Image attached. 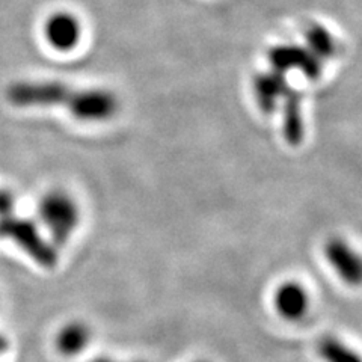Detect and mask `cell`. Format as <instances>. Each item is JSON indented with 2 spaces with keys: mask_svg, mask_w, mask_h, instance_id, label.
Instances as JSON below:
<instances>
[{
  "mask_svg": "<svg viewBox=\"0 0 362 362\" xmlns=\"http://www.w3.org/2000/svg\"><path fill=\"white\" fill-rule=\"evenodd\" d=\"M6 100L16 107L62 106L86 122H103L118 112L119 101L103 88H74L56 81H20L11 83Z\"/></svg>",
  "mask_w": 362,
  "mask_h": 362,
  "instance_id": "obj_1",
  "label": "cell"
},
{
  "mask_svg": "<svg viewBox=\"0 0 362 362\" xmlns=\"http://www.w3.org/2000/svg\"><path fill=\"white\" fill-rule=\"evenodd\" d=\"M40 219L50 234V242L58 247L64 246L81 222V209L73 195L61 189L45 194L38 206Z\"/></svg>",
  "mask_w": 362,
  "mask_h": 362,
  "instance_id": "obj_2",
  "label": "cell"
},
{
  "mask_svg": "<svg viewBox=\"0 0 362 362\" xmlns=\"http://www.w3.org/2000/svg\"><path fill=\"white\" fill-rule=\"evenodd\" d=\"M0 237L16 243L33 262L45 269H52L58 263L56 246L41 234L38 226L29 219L16 214L0 218Z\"/></svg>",
  "mask_w": 362,
  "mask_h": 362,
  "instance_id": "obj_3",
  "label": "cell"
},
{
  "mask_svg": "<svg viewBox=\"0 0 362 362\" xmlns=\"http://www.w3.org/2000/svg\"><path fill=\"white\" fill-rule=\"evenodd\" d=\"M323 254L344 284L350 287L362 286V254L356 247L343 237L334 235L325 242Z\"/></svg>",
  "mask_w": 362,
  "mask_h": 362,
  "instance_id": "obj_4",
  "label": "cell"
},
{
  "mask_svg": "<svg viewBox=\"0 0 362 362\" xmlns=\"http://www.w3.org/2000/svg\"><path fill=\"white\" fill-rule=\"evenodd\" d=\"M272 70L282 74L299 71L308 81H319L323 73V62L302 45H276L269 52Z\"/></svg>",
  "mask_w": 362,
  "mask_h": 362,
  "instance_id": "obj_5",
  "label": "cell"
},
{
  "mask_svg": "<svg viewBox=\"0 0 362 362\" xmlns=\"http://www.w3.org/2000/svg\"><path fill=\"white\" fill-rule=\"evenodd\" d=\"M42 32L53 50L71 52L82 40V23L68 11H58L44 21Z\"/></svg>",
  "mask_w": 362,
  "mask_h": 362,
  "instance_id": "obj_6",
  "label": "cell"
},
{
  "mask_svg": "<svg viewBox=\"0 0 362 362\" xmlns=\"http://www.w3.org/2000/svg\"><path fill=\"white\" fill-rule=\"evenodd\" d=\"M288 89L290 86L287 83V76L276 70H272V68L269 71L258 73L254 77V100L259 110L266 115H270L278 109Z\"/></svg>",
  "mask_w": 362,
  "mask_h": 362,
  "instance_id": "obj_7",
  "label": "cell"
},
{
  "mask_svg": "<svg viewBox=\"0 0 362 362\" xmlns=\"http://www.w3.org/2000/svg\"><path fill=\"white\" fill-rule=\"evenodd\" d=\"M310 294L296 281L281 284L274 294V307L276 313L288 322H300L310 311Z\"/></svg>",
  "mask_w": 362,
  "mask_h": 362,
  "instance_id": "obj_8",
  "label": "cell"
},
{
  "mask_svg": "<svg viewBox=\"0 0 362 362\" xmlns=\"http://www.w3.org/2000/svg\"><path fill=\"white\" fill-rule=\"evenodd\" d=\"M282 106V134L286 141L296 146L305 138V121L302 112V95L294 89H288V93L281 101Z\"/></svg>",
  "mask_w": 362,
  "mask_h": 362,
  "instance_id": "obj_9",
  "label": "cell"
},
{
  "mask_svg": "<svg viewBox=\"0 0 362 362\" xmlns=\"http://www.w3.org/2000/svg\"><path fill=\"white\" fill-rule=\"evenodd\" d=\"M90 339H93L90 327L85 322L71 320L62 325L59 331L56 332L54 346L62 356L71 358L85 352Z\"/></svg>",
  "mask_w": 362,
  "mask_h": 362,
  "instance_id": "obj_10",
  "label": "cell"
},
{
  "mask_svg": "<svg viewBox=\"0 0 362 362\" xmlns=\"http://www.w3.org/2000/svg\"><path fill=\"white\" fill-rule=\"evenodd\" d=\"M317 354L323 362H362V355L341 338L325 335L317 343Z\"/></svg>",
  "mask_w": 362,
  "mask_h": 362,
  "instance_id": "obj_11",
  "label": "cell"
},
{
  "mask_svg": "<svg viewBox=\"0 0 362 362\" xmlns=\"http://www.w3.org/2000/svg\"><path fill=\"white\" fill-rule=\"evenodd\" d=\"M307 49L319 58L323 64L326 61H329L334 58V54L337 52V45L332 38V35L326 29L320 26H313L307 32Z\"/></svg>",
  "mask_w": 362,
  "mask_h": 362,
  "instance_id": "obj_12",
  "label": "cell"
},
{
  "mask_svg": "<svg viewBox=\"0 0 362 362\" xmlns=\"http://www.w3.org/2000/svg\"><path fill=\"white\" fill-rule=\"evenodd\" d=\"M16 209V197L11 190L0 189V218L13 214Z\"/></svg>",
  "mask_w": 362,
  "mask_h": 362,
  "instance_id": "obj_13",
  "label": "cell"
},
{
  "mask_svg": "<svg viewBox=\"0 0 362 362\" xmlns=\"http://www.w3.org/2000/svg\"><path fill=\"white\" fill-rule=\"evenodd\" d=\"M9 349V341L8 338L5 335L0 334V356H2L4 354H6V350Z\"/></svg>",
  "mask_w": 362,
  "mask_h": 362,
  "instance_id": "obj_14",
  "label": "cell"
},
{
  "mask_svg": "<svg viewBox=\"0 0 362 362\" xmlns=\"http://www.w3.org/2000/svg\"><path fill=\"white\" fill-rule=\"evenodd\" d=\"M89 362H124V361H118V359H113V358H106V356H100V358L90 359ZM129 362H145V361H129Z\"/></svg>",
  "mask_w": 362,
  "mask_h": 362,
  "instance_id": "obj_15",
  "label": "cell"
},
{
  "mask_svg": "<svg viewBox=\"0 0 362 362\" xmlns=\"http://www.w3.org/2000/svg\"><path fill=\"white\" fill-rule=\"evenodd\" d=\"M197 362H207V361H197Z\"/></svg>",
  "mask_w": 362,
  "mask_h": 362,
  "instance_id": "obj_16",
  "label": "cell"
}]
</instances>
